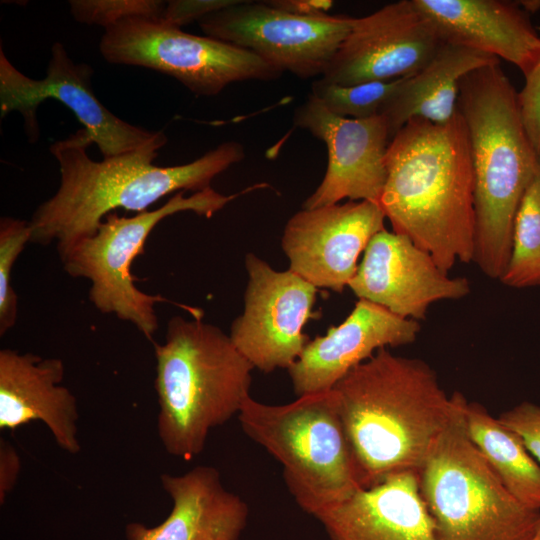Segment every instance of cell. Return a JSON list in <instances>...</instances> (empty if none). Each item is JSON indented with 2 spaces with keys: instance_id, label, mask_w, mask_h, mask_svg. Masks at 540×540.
<instances>
[{
  "instance_id": "4",
  "label": "cell",
  "mask_w": 540,
  "mask_h": 540,
  "mask_svg": "<svg viewBox=\"0 0 540 540\" xmlns=\"http://www.w3.org/2000/svg\"><path fill=\"white\" fill-rule=\"evenodd\" d=\"M518 92L500 68L486 65L460 83L458 100L468 134L476 214L473 262L500 280L510 259L514 218L540 170L520 115Z\"/></svg>"
},
{
  "instance_id": "12",
  "label": "cell",
  "mask_w": 540,
  "mask_h": 540,
  "mask_svg": "<svg viewBox=\"0 0 540 540\" xmlns=\"http://www.w3.org/2000/svg\"><path fill=\"white\" fill-rule=\"evenodd\" d=\"M248 283L244 310L230 338L237 350L264 373L288 369L310 342L305 324L313 312L317 287L291 270L277 271L253 253L245 256Z\"/></svg>"
},
{
  "instance_id": "6",
  "label": "cell",
  "mask_w": 540,
  "mask_h": 540,
  "mask_svg": "<svg viewBox=\"0 0 540 540\" xmlns=\"http://www.w3.org/2000/svg\"><path fill=\"white\" fill-rule=\"evenodd\" d=\"M238 419L280 462L290 494L308 514L317 517L363 488L333 389L281 405L250 396Z\"/></svg>"
},
{
  "instance_id": "23",
  "label": "cell",
  "mask_w": 540,
  "mask_h": 540,
  "mask_svg": "<svg viewBox=\"0 0 540 540\" xmlns=\"http://www.w3.org/2000/svg\"><path fill=\"white\" fill-rule=\"evenodd\" d=\"M467 434L506 489L522 504L540 510V464L520 436L480 403L464 406Z\"/></svg>"
},
{
  "instance_id": "3",
  "label": "cell",
  "mask_w": 540,
  "mask_h": 540,
  "mask_svg": "<svg viewBox=\"0 0 540 540\" xmlns=\"http://www.w3.org/2000/svg\"><path fill=\"white\" fill-rule=\"evenodd\" d=\"M363 488L418 472L450 421L460 392L447 395L424 360L379 349L332 388Z\"/></svg>"
},
{
  "instance_id": "13",
  "label": "cell",
  "mask_w": 540,
  "mask_h": 540,
  "mask_svg": "<svg viewBox=\"0 0 540 540\" xmlns=\"http://www.w3.org/2000/svg\"><path fill=\"white\" fill-rule=\"evenodd\" d=\"M444 42L414 0H400L359 18L325 69L340 85L390 81L422 69Z\"/></svg>"
},
{
  "instance_id": "18",
  "label": "cell",
  "mask_w": 540,
  "mask_h": 540,
  "mask_svg": "<svg viewBox=\"0 0 540 540\" xmlns=\"http://www.w3.org/2000/svg\"><path fill=\"white\" fill-rule=\"evenodd\" d=\"M64 372L59 358L1 349L0 429L15 430L40 420L61 449L78 453L77 399L62 385Z\"/></svg>"
},
{
  "instance_id": "34",
  "label": "cell",
  "mask_w": 540,
  "mask_h": 540,
  "mask_svg": "<svg viewBox=\"0 0 540 540\" xmlns=\"http://www.w3.org/2000/svg\"><path fill=\"white\" fill-rule=\"evenodd\" d=\"M532 540H540V527Z\"/></svg>"
},
{
  "instance_id": "30",
  "label": "cell",
  "mask_w": 540,
  "mask_h": 540,
  "mask_svg": "<svg viewBox=\"0 0 540 540\" xmlns=\"http://www.w3.org/2000/svg\"><path fill=\"white\" fill-rule=\"evenodd\" d=\"M239 0H171L167 1L161 19L166 23L181 27L191 22H199L204 17L234 5Z\"/></svg>"
},
{
  "instance_id": "29",
  "label": "cell",
  "mask_w": 540,
  "mask_h": 540,
  "mask_svg": "<svg viewBox=\"0 0 540 540\" xmlns=\"http://www.w3.org/2000/svg\"><path fill=\"white\" fill-rule=\"evenodd\" d=\"M517 96L525 132L534 151L540 156V61L525 76L524 86Z\"/></svg>"
},
{
  "instance_id": "5",
  "label": "cell",
  "mask_w": 540,
  "mask_h": 540,
  "mask_svg": "<svg viewBox=\"0 0 540 540\" xmlns=\"http://www.w3.org/2000/svg\"><path fill=\"white\" fill-rule=\"evenodd\" d=\"M154 352L158 436L170 455L192 460L212 428L239 414L254 367L229 335L201 316L172 317Z\"/></svg>"
},
{
  "instance_id": "17",
  "label": "cell",
  "mask_w": 540,
  "mask_h": 540,
  "mask_svg": "<svg viewBox=\"0 0 540 540\" xmlns=\"http://www.w3.org/2000/svg\"><path fill=\"white\" fill-rule=\"evenodd\" d=\"M420 331L419 321L359 299L342 323L310 340L287 369L293 391L298 397L329 391L379 349L412 344Z\"/></svg>"
},
{
  "instance_id": "9",
  "label": "cell",
  "mask_w": 540,
  "mask_h": 540,
  "mask_svg": "<svg viewBox=\"0 0 540 540\" xmlns=\"http://www.w3.org/2000/svg\"><path fill=\"white\" fill-rule=\"evenodd\" d=\"M99 50L108 63L152 69L200 96L219 94L248 80L271 81L283 73L252 52L182 31L161 18L133 17L108 28Z\"/></svg>"
},
{
  "instance_id": "15",
  "label": "cell",
  "mask_w": 540,
  "mask_h": 540,
  "mask_svg": "<svg viewBox=\"0 0 540 540\" xmlns=\"http://www.w3.org/2000/svg\"><path fill=\"white\" fill-rule=\"evenodd\" d=\"M376 202L349 201L302 209L286 223L282 249L293 271L317 288L342 293L371 238L385 229Z\"/></svg>"
},
{
  "instance_id": "25",
  "label": "cell",
  "mask_w": 540,
  "mask_h": 540,
  "mask_svg": "<svg viewBox=\"0 0 540 540\" xmlns=\"http://www.w3.org/2000/svg\"><path fill=\"white\" fill-rule=\"evenodd\" d=\"M406 77L354 85L329 83L318 78L312 83L310 95L332 114L366 119L380 115L381 109L394 96Z\"/></svg>"
},
{
  "instance_id": "26",
  "label": "cell",
  "mask_w": 540,
  "mask_h": 540,
  "mask_svg": "<svg viewBox=\"0 0 540 540\" xmlns=\"http://www.w3.org/2000/svg\"><path fill=\"white\" fill-rule=\"evenodd\" d=\"M31 240L30 222L12 217L0 220V335L14 327L18 296L12 286V271L18 256Z\"/></svg>"
},
{
  "instance_id": "14",
  "label": "cell",
  "mask_w": 540,
  "mask_h": 540,
  "mask_svg": "<svg viewBox=\"0 0 540 540\" xmlns=\"http://www.w3.org/2000/svg\"><path fill=\"white\" fill-rule=\"evenodd\" d=\"M293 123L323 141L328 152L325 175L303 203V209L337 204L345 198L379 204L391 140L381 115L366 119L340 117L309 95L295 109Z\"/></svg>"
},
{
  "instance_id": "22",
  "label": "cell",
  "mask_w": 540,
  "mask_h": 540,
  "mask_svg": "<svg viewBox=\"0 0 540 540\" xmlns=\"http://www.w3.org/2000/svg\"><path fill=\"white\" fill-rule=\"evenodd\" d=\"M499 59L455 44L443 43L419 71L407 76L381 109L390 139L412 119L446 124L459 114L461 80L470 72Z\"/></svg>"
},
{
  "instance_id": "7",
  "label": "cell",
  "mask_w": 540,
  "mask_h": 540,
  "mask_svg": "<svg viewBox=\"0 0 540 540\" xmlns=\"http://www.w3.org/2000/svg\"><path fill=\"white\" fill-rule=\"evenodd\" d=\"M466 401L459 393L450 421L418 471L436 540H532L540 510L518 501L473 444L464 423Z\"/></svg>"
},
{
  "instance_id": "19",
  "label": "cell",
  "mask_w": 540,
  "mask_h": 540,
  "mask_svg": "<svg viewBox=\"0 0 540 540\" xmlns=\"http://www.w3.org/2000/svg\"><path fill=\"white\" fill-rule=\"evenodd\" d=\"M445 43L467 47L515 65L528 75L540 61V35L518 2L414 0Z\"/></svg>"
},
{
  "instance_id": "21",
  "label": "cell",
  "mask_w": 540,
  "mask_h": 540,
  "mask_svg": "<svg viewBox=\"0 0 540 540\" xmlns=\"http://www.w3.org/2000/svg\"><path fill=\"white\" fill-rule=\"evenodd\" d=\"M161 483L173 502L169 516L152 528L129 524L128 540H238L247 524L248 506L224 487L216 468L162 474Z\"/></svg>"
},
{
  "instance_id": "2",
  "label": "cell",
  "mask_w": 540,
  "mask_h": 540,
  "mask_svg": "<svg viewBox=\"0 0 540 540\" xmlns=\"http://www.w3.org/2000/svg\"><path fill=\"white\" fill-rule=\"evenodd\" d=\"M379 205L393 232L428 252L446 273L473 262L474 175L465 122L409 120L390 140Z\"/></svg>"
},
{
  "instance_id": "24",
  "label": "cell",
  "mask_w": 540,
  "mask_h": 540,
  "mask_svg": "<svg viewBox=\"0 0 540 540\" xmlns=\"http://www.w3.org/2000/svg\"><path fill=\"white\" fill-rule=\"evenodd\" d=\"M500 281L512 288L540 286V170L517 209L510 259Z\"/></svg>"
},
{
  "instance_id": "33",
  "label": "cell",
  "mask_w": 540,
  "mask_h": 540,
  "mask_svg": "<svg viewBox=\"0 0 540 540\" xmlns=\"http://www.w3.org/2000/svg\"><path fill=\"white\" fill-rule=\"evenodd\" d=\"M518 4L529 15L540 10V0H522Z\"/></svg>"
},
{
  "instance_id": "31",
  "label": "cell",
  "mask_w": 540,
  "mask_h": 540,
  "mask_svg": "<svg viewBox=\"0 0 540 540\" xmlns=\"http://www.w3.org/2000/svg\"><path fill=\"white\" fill-rule=\"evenodd\" d=\"M20 457L13 445L0 440V502L3 503L8 493L14 488L20 472Z\"/></svg>"
},
{
  "instance_id": "27",
  "label": "cell",
  "mask_w": 540,
  "mask_h": 540,
  "mask_svg": "<svg viewBox=\"0 0 540 540\" xmlns=\"http://www.w3.org/2000/svg\"><path fill=\"white\" fill-rule=\"evenodd\" d=\"M166 2L159 0H71L70 13L79 23L105 30L133 17L161 18Z\"/></svg>"
},
{
  "instance_id": "11",
  "label": "cell",
  "mask_w": 540,
  "mask_h": 540,
  "mask_svg": "<svg viewBox=\"0 0 540 540\" xmlns=\"http://www.w3.org/2000/svg\"><path fill=\"white\" fill-rule=\"evenodd\" d=\"M198 23L206 36L246 49L282 73L308 79L323 75L352 17L300 16L267 1L239 0Z\"/></svg>"
},
{
  "instance_id": "28",
  "label": "cell",
  "mask_w": 540,
  "mask_h": 540,
  "mask_svg": "<svg viewBox=\"0 0 540 540\" xmlns=\"http://www.w3.org/2000/svg\"><path fill=\"white\" fill-rule=\"evenodd\" d=\"M498 418L520 436L529 453L540 462V405L524 401Z\"/></svg>"
},
{
  "instance_id": "1",
  "label": "cell",
  "mask_w": 540,
  "mask_h": 540,
  "mask_svg": "<svg viewBox=\"0 0 540 540\" xmlns=\"http://www.w3.org/2000/svg\"><path fill=\"white\" fill-rule=\"evenodd\" d=\"M92 143L81 128L50 146L60 184L34 211L30 242L43 246L55 242L60 254L93 235L114 210L138 214L172 193L208 189L216 176L245 157L239 142L226 141L192 162L175 166L155 165L158 150L152 148L95 161L88 155Z\"/></svg>"
},
{
  "instance_id": "16",
  "label": "cell",
  "mask_w": 540,
  "mask_h": 540,
  "mask_svg": "<svg viewBox=\"0 0 540 540\" xmlns=\"http://www.w3.org/2000/svg\"><path fill=\"white\" fill-rule=\"evenodd\" d=\"M348 287L358 299L416 321L426 318L433 303L470 293L465 277H450L428 252L386 229L369 241Z\"/></svg>"
},
{
  "instance_id": "20",
  "label": "cell",
  "mask_w": 540,
  "mask_h": 540,
  "mask_svg": "<svg viewBox=\"0 0 540 540\" xmlns=\"http://www.w3.org/2000/svg\"><path fill=\"white\" fill-rule=\"evenodd\" d=\"M315 518L329 540H436L414 471L361 488Z\"/></svg>"
},
{
  "instance_id": "10",
  "label": "cell",
  "mask_w": 540,
  "mask_h": 540,
  "mask_svg": "<svg viewBox=\"0 0 540 540\" xmlns=\"http://www.w3.org/2000/svg\"><path fill=\"white\" fill-rule=\"evenodd\" d=\"M93 68L75 63L64 45L55 42L43 79H33L18 70L0 48V115L18 112L24 119L29 142L39 139L37 110L48 99L57 100L72 111L97 145L103 158L152 148L167 143L162 131L147 130L113 114L96 97L92 88Z\"/></svg>"
},
{
  "instance_id": "8",
  "label": "cell",
  "mask_w": 540,
  "mask_h": 540,
  "mask_svg": "<svg viewBox=\"0 0 540 540\" xmlns=\"http://www.w3.org/2000/svg\"><path fill=\"white\" fill-rule=\"evenodd\" d=\"M265 187V183H259L231 195L210 187L189 197H185L186 191H179L157 209L132 217L111 212L93 235L74 242L59 254L63 269L73 278L90 282L89 299L98 311L133 324L152 341L159 326L155 305L166 299L138 289L131 272L132 263L144 252L152 230L163 219L179 212L192 211L210 218L237 197Z\"/></svg>"
},
{
  "instance_id": "32",
  "label": "cell",
  "mask_w": 540,
  "mask_h": 540,
  "mask_svg": "<svg viewBox=\"0 0 540 540\" xmlns=\"http://www.w3.org/2000/svg\"><path fill=\"white\" fill-rule=\"evenodd\" d=\"M267 3L277 9L300 16L325 15L333 6L330 0H271Z\"/></svg>"
}]
</instances>
